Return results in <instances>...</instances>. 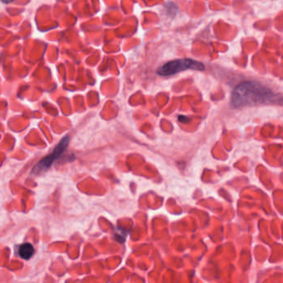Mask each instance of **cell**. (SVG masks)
I'll use <instances>...</instances> for the list:
<instances>
[{"label": "cell", "mask_w": 283, "mask_h": 283, "mask_svg": "<svg viewBox=\"0 0 283 283\" xmlns=\"http://www.w3.org/2000/svg\"><path fill=\"white\" fill-rule=\"evenodd\" d=\"M278 96L257 81H243L236 86L231 96L233 108L276 103Z\"/></svg>", "instance_id": "obj_1"}, {"label": "cell", "mask_w": 283, "mask_h": 283, "mask_svg": "<svg viewBox=\"0 0 283 283\" xmlns=\"http://www.w3.org/2000/svg\"><path fill=\"white\" fill-rule=\"evenodd\" d=\"M205 69V65L203 64L202 62L190 58H184L167 62L159 67L156 72L159 76H169L187 70L203 71Z\"/></svg>", "instance_id": "obj_2"}, {"label": "cell", "mask_w": 283, "mask_h": 283, "mask_svg": "<svg viewBox=\"0 0 283 283\" xmlns=\"http://www.w3.org/2000/svg\"><path fill=\"white\" fill-rule=\"evenodd\" d=\"M68 144H69V137L65 136L64 138L62 139L59 144L56 146L52 154L41 159L40 161L36 164L33 169V174H43V172L47 171L52 166L53 162L57 160L63 154L65 150L68 146Z\"/></svg>", "instance_id": "obj_3"}, {"label": "cell", "mask_w": 283, "mask_h": 283, "mask_svg": "<svg viewBox=\"0 0 283 283\" xmlns=\"http://www.w3.org/2000/svg\"><path fill=\"white\" fill-rule=\"evenodd\" d=\"M34 248L30 243H24L19 248V255L24 259H29L33 257Z\"/></svg>", "instance_id": "obj_4"}, {"label": "cell", "mask_w": 283, "mask_h": 283, "mask_svg": "<svg viewBox=\"0 0 283 283\" xmlns=\"http://www.w3.org/2000/svg\"><path fill=\"white\" fill-rule=\"evenodd\" d=\"M2 3L4 4H10V3H12L13 1H15V0H1Z\"/></svg>", "instance_id": "obj_5"}]
</instances>
